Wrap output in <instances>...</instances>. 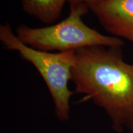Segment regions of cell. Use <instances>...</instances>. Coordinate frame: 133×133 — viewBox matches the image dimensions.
<instances>
[{"label": "cell", "mask_w": 133, "mask_h": 133, "mask_svg": "<svg viewBox=\"0 0 133 133\" xmlns=\"http://www.w3.org/2000/svg\"><path fill=\"white\" fill-rule=\"evenodd\" d=\"M66 1L69 0H21V3L26 14L51 24L60 17Z\"/></svg>", "instance_id": "cell-5"}, {"label": "cell", "mask_w": 133, "mask_h": 133, "mask_svg": "<svg viewBox=\"0 0 133 133\" xmlns=\"http://www.w3.org/2000/svg\"><path fill=\"white\" fill-rule=\"evenodd\" d=\"M90 9L106 31L133 43V0H102Z\"/></svg>", "instance_id": "cell-4"}, {"label": "cell", "mask_w": 133, "mask_h": 133, "mask_svg": "<svg viewBox=\"0 0 133 133\" xmlns=\"http://www.w3.org/2000/svg\"><path fill=\"white\" fill-rule=\"evenodd\" d=\"M0 40L6 49L19 52L22 59L35 67L49 89L57 118L62 121L69 119L70 99L73 94L69 82L75 61V51L53 53L30 47L13 33L8 23L0 25Z\"/></svg>", "instance_id": "cell-3"}, {"label": "cell", "mask_w": 133, "mask_h": 133, "mask_svg": "<svg viewBox=\"0 0 133 133\" xmlns=\"http://www.w3.org/2000/svg\"><path fill=\"white\" fill-rule=\"evenodd\" d=\"M70 11L65 19L44 27L33 28L21 25L16 35L26 45L40 51L59 52L76 51L90 46L120 48L123 41L118 38L104 35L88 26L83 21L89 8L86 4H70Z\"/></svg>", "instance_id": "cell-2"}, {"label": "cell", "mask_w": 133, "mask_h": 133, "mask_svg": "<svg viewBox=\"0 0 133 133\" xmlns=\"http://www.w3.org/2000/svg\"><path fill=\"white\" fill-rule=\"evenodd\" d=\"M71 80L75 92L86 94L105 110L115 130L133 131V64L124 61L119 48L76 50Z\"/></svg>", "instance_id": "cell-1"}, {"label": "cell", "mask_w": 133, "mask_h": 133, "mask_svg": "<svg viewBox=\"0 0 133 133\" xmlns=\"http://www.w3.org/2000/svg\"><path fill=\"white\" fill-rule=\"evenodd\" d=\"M101 1L102 0H69L68 2L70 3V4L82 3V4H86L90 9L91 7H92L93 6H94Z\"/></svg>", "instance_id": "cell-6"}]
</instances>
